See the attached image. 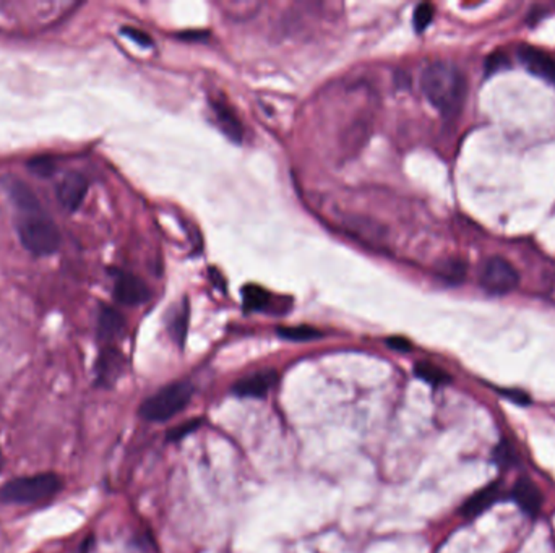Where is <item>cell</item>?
Segmentation results:
<instances>
[{
    "label": "cell",
    "mask_w": 555,
    "mask_h": 553,
    "mask_svg": "<svg viewBox=\"0 0 555 553\" xmlns=\"http://www.w3.org/2000/svg\"><path fill=\"white\" fill-rule=\"evenodd\" d=\"M420 88L432 106L443 116H455L466 97V78L455 65L434 62L422 72Z\"/></svg>",
    "instance_id": "obj_1"
},
{
    "label": "cell",
    "mask_w": 555,
    "mask_h": 553,
    "mask_svg": "<svg viewBox=\"0 0 555 553\" xmlns=\"http://www.w3.org/2000/svg\"><path fill=\"white\" fill-rule=\"evenodd\" d=\"M62 490V480L56 474L17 477L0 487V503L39 505L49 502Z\"/></svg>",
    "instance_id": "obj_2"
},
{
    "label": "cell",
    "mask_w": 555,
    "mask_h": 553,
    "mask_svg": "<svg viewBox=\"0 0 555 553\" xmlns=\"http://www.w3.org/2000/svg\"><path fill=\"white\" fill-rule=\"evenodd\" d=\"M194 388L187 381H175L159 389L140 406V416L150 422H165L181 414L190 403Z\"/></svg>",
    "instance_id": "obj_3"
},
{
    "label": "cell",
    "mask_w": 555,
    "mask_h": 553,
    "mask_svg": "<svg viewBox=\"0 0 555 553\" xmlns=\"http://www.w3.org/2000/svg\"><path fill=\"white\" fill-rule=\"evenodd\" d=\"M19 237L21 245L29 253L38 257L58 252L62 242L58 226L44 214L21 218L19 223Z\"/></svg>",
    "instance_id": "obj_4"
},
{
    "label": "cell",
    "mask_w": 555,
    "mask_h": 553,
    "mask_svg": "<svg viewBox=\"0 0 555 553\" xmlns=\"http://www.w3.org/2000/svg\"><path fill=\"white\" fill-rule=\"evenodd\" d=\"M479 282L484 291L489 294H508L515 291L520 284V274L515 270L512 263L502 258V257H492L487 258L481 273H479Z\"/></svg>",
    "instance_id": "obj_5"
},
{
    "label": "cell",
    "mask_w": 555,
    "mask_h": 553,
    "mask_svg": "<svg viewBox=\"0 0 555 553\" xmlns=\"http://www.w3.org/2000/svg\"><path fill=\"white\" fill-rule=\"evenodd\" d=\"M88 179L80 173H68L58 184L56 196L58 202L66 211L73 213L83 204L88 194Z\"/></svg>",
    "instance_id": "obj_6"
},
{
    "label": "cell",
    "mask_w": 555,
    "mask_h": 553,
    "mask_svg": "<svg viewBox=\"0 0 555 553\" xmlns=\"http://www.w3.org/2000/svg\"><path fill=\"white\" fill-rule=\"evenodd\" d=\"M4 190L9 195L10 200L19 208L25 216L42 214L38 196L31 190L29 185L25 184L21 179L15 175H5L0 179Z\"/></svg>",
    "instance_id": "obj_7"
},
{
    "label": "cell",
    "mask_w": 555,
    "mask_h": 553,
    "mask_svg": "<svg viewBox=\"0 0 555 553\" xmlns=\"http://www.w3.org/2000/svg\"><path fill=\"white\" fill-rule=\"evenodd\" d=\"M278 380L280 375L274 370H260L237 380L234 383L233 393L241 398H265L278 383Z\"/></svg>",
    "instance_id": "obj_8"
},
{
    "label": "cell",
    "mask_w": 555,
    "mask_h": 553,
    "mask_svg": "<svg viewBox=\"0 0 555 553\" xmlns=\"http://www.w3.org/2000/svg\"><path fill=\"white\" fill-rule=\"evenodd\" d=\"M151 292L145 282L130 273H117L114 297L124 305H142L150 301Z\"/></svg>",
    "instance_id": "obj_9"
},
{
    "label": "cell",
    "mask_w": 555,
    "mask_h": 553,
    "mask_svg": "<svg viewBox=\"0 0 555 553\" xmlns=\"http://www.w3.org/2000/svg\"><path fill=\"white\" fill-rule=\"evenodd\" d=\"M518 58L528 72L555 85V58L551 54L533 46H520Z\"/></svg>",
    "instance_id": "obj_10"
},
{
    "label": "cell",
    "mask_w": 555,
    "mask_h": 553,
    "mask_svg": "<svg viewBox=\"0 0 555 553\" xmlns=\"http://www.w3.org/2000/svg\"><path fill=\"white\" fill-rule=\"evenodd\" d=\"M510 495L515 500L516 505L520 506L526 515L529 516L537 515L543 508V503H544V496L541 494L539 487L526 477L516 480L515 487L512 488Z\"/></svg>",
    "instance_id": "obj_11"
},
{
    "label": "cell",
    "mask_w": 555,
    "mask_h": 553,
    "mask_svg": "<svg viewBox=\"0 0 555 553\" xmlns=\"http://www.w3.org/2000/svg\"><path fill=\"white\" fill-rule=\"evenodd\" d=\"M212 109H213L216 124L223 130L224 135L234 143H241L243 138V127L231 106L227 103L212 101Z\"/></svg>",
    "instance_id": "obj_12"
},
{
    "label": "cell",
    "mask_w": 555,
    "mask_h": 553,
    "mask_svg": "<svg viewBox=\"0 0 555 553\" xmlns=\"http://www.w3.org/2000/svg\"><path fill=\"white\" fill-rule=\"evenodd\" d=\"M498 496H500V482H494L476 492L474 495L469 496L465 505L459 508V513L465 518H476L494 505Z\"/></svg>",
    "instance_id": "obj_13"
},
{
    "label": "cell",
    "mask_w": 555,
    "mask_h": 553,
    "mask_svg": "<svg viewBox=\"0 0 555 553\" xmlns=\"http://www.w3.org/2000/svg\"><path fill=\"white\" fill-rule=\"evenodd\" d=\"M126 330V319L112 307L103 305L97 319V334L103 341H114Z\"/></svg>",
    "instance_id": "obj_14"
},
{
    "label": "cell",
    "mask_w": 555,
    "mask_h": 553,
    "mask_svg": "<svg viewBox=\"0 0 555 553\" xmlns=\"http://www.w3.org/2000/svg\"><path fill=\"white\" fill-rule=\"evenodd\" d=\"M124 369V356L114 349V348H107L103 350L99 362H97V380L99 383L111 385L114 383L119 375L122 373Z\"/></svg>",
    "instance_id": "obj_15"
},
{
    "label": "cell",
    "mask_w": 555,
    "mask_h": 553,
    "mask_svg": "<svg viewBox=\"0 0 555 553\" xmlns=\"http://www.w3.org/2000/svg\"><path fill=\"white\" fill-rule=\"evenodd\" d=\"M167 326H169V333H171L173 340L179 346H182L185 336H187V328H189V301L182 302L181 307L173 311V317H171Z\"/></svg>",
    "instance_id": "obj_16"
},
{
    "label": "cell",
    "mask_w": 555,
    "mask_h": 553,
    "mask_svg": "<svg viewBox=\"0 0 555 553\" xmlns=\"http://www.w3.org/2000/svg\"><path fill=\"white\" fill-rule=\"evenodd\" d=\"M243 307L247 311H263L268 307L272 296L257 284H247L243 291Z\"/></svg>",
    "instance_id": "obj_17"
},
{
    "label": "cell",
    "mask_w": 555,
    "mask_h": 553,
    "mask_svg": "<svg viewBox=\"0 0 555 553\" xmlns=\"http://www.w3.org/2000/svg\"><path fill=\"white\" fill-rule=\"evenodd\" d=\"M414 373H416L418 379L424 380V381H428L430 385H436V387L448 385L451 381V377L448 375L445 370L440 369V367L430 364V362H419V364H416Z\"/></svg>",
    "instance_id": "obj_18"
},
{
    "label": "cell",
    "mask_w": 555,
    "mask_h": 553,
    "mask_svg": "<svg viewBox=\"0 0 555 553\" xmlns=\"http://www.w3.org/2000/svg\"><path fill=\"white\" fill-rule=\"evenodd\" d=\"M278 334L282 340L296 341V342H304V341H312L320 338L321 331L312 326H282L278 328Z\"/></svg>",
    "instance_id": "obj_19"
},
{
    "label": "cell",
    "mask_w": 555,
    "mask_h": 553,
    "mask_svg": "<svg viewBox=\"0 0 555 553\" xmlns=\"http://www.w3.org/2000/svg\"><path fill=\"white\" fill-rule=\"evenodd\" d=\"M432 19H434V7L430 4H420L414 10L412 23H414V28L418 33H422L424 29L428 28V25L432 23Z\"/></svg>",
    "instance_id": "obj_20"
},
{
    "label": "cell",
    "mask_w": 555,
    "mask_h": 553,
    "mask_svg": "<svg viewBox=\"0 0 555 553\" xmlns=\"http://www.w3.org/2000/svg\"><path fill=\"white\" fill-rule=\"evenodd\" d=\"M29 171L33 174L41 175V177H49L54 173V161L46 156H39L31 159L28 163Z\"/></svg>",
    "instance_id": "obj_21"
},
{
    "label": "cell",
    "mask_w": 555,
    "mask_h": 553,
    "mask_svg": "<svg viewBox=\"0 0 555 553\" xmlns=\"http://www.w3.org/2000/svg\"><path fill=\"white\" fill-rule=\"evenodd\" d=\"M202 426V419H192V420H189V422H185V424H181V426H177V427L171 428L169 432H167V438L169 440H182V438L187 437L189 434H192L195 432L197 428Z\"/></svg>",
    "instance_id": "obj_22"
},
{
    "label": "cell",
    "mask_w": 555,
    "mask_h": 553,
    "mask_svg": "<svg viewBox=\"0 0 555 553\" xmlns=\"http://www.w3.org/2000/svg\"><path fill=\"white\" fill-rule=\"evenodd\" d=\"M497 463L504 465V466H510V465H516L518 463V457H516L515 449L508 443V442H502L496 449Z\"/></svg>",
    "instance_id": "obj_23"
},
{
    "label": "cell",
    "mask_w": 555,
    "mask_h": 553,
    "mask_svg": "<svg viewBox=\"0 0 555 553\" xmlns=\"http://www.w3.org/2000/svg\"><path fill=\"white\" fill-rule=\"evenodd\" d=\"M510 65V60L506 58V54L504 52H500V50H497L494 54H490L486 60V73L487 75H490V73H496L498 70H504V68L508 67Z\"/></svg>",
    "instance_id": "obj_24"
},
{
    "label": "cell",
    "mask_w": 555,
    "mask_h": 553,
    "mask_svg": "<svg viewBox=\"0 0 555 553\" xmlns=\"http://www.w3.org/2000/svg\"><path fill=\"white\" fill-rule=\"evenodd\" d=\"M122 35H126L127 38L132 39L134 42H136L142 48H148V46L153 44V39L148 33L142 31V29L134 28V27H126V28L122 29Z\"/></svg>",
    "instance_id": "obj_25"
},
{
    "label": "cell",
    "mask_w": 555,
    "mask_h": 553,
    "mask_svg": "<svg viewBox=\"0 0 555 553\" xmlns=\"http://www.w3.org/2000/svg\"><path fill=\"white\" fill-rule=\"evenodd\" d=\"M465 272H466V268H465V265L461 262H450L447 266H445V270L442 272V276L450 282H459L463 278H465Z\"/></svg>",
    "instance_id": "obj_26"
},
{
    "label": "cell",
    "mask_w": 555,
    "mask_h": 553,
    "mask_svg": "<svg viewBox=\"0 0 555 553\" xmlns=\"http://www.w3.org/2000/svg\"><path fill=\"white\" fill-rule=\"evenodd\" d=\"M387 346L391 349L398 350V352H409L412 350L411 341L403 338V336H391L387 340Z\"/></svg>",
    "instance_id": "obj_27"
},
{
    "label": "cell",
    "mask_w": 555,
    "mask_h": 553,
    "mask_svg": "<svg viewBox=\"0 0 555 553\" xmlns=\"http://www.w3.org/2000/svg\"><path fill=\"white\" fill-rule=\"evenodd\" d=\"M502 395H504V398L512 399L513 403H518V404H528L529 403V396L525 395V393H521V391H518V389H504Z\"/></svg>",
    "instance_id": "obj_28"
},
{
    "label": "cell",
    "mask_w": 555,
    "mask_h": 553,
    "mask_svg": "<svg viewBox=\"0 0 555 553\" xmlns=\"http://www.w3.org/2000/svg\"><path fill=\"white\" fill-rule=\"evenodd\" d=\"M179 38H182V41H204L202 38H206V35L202 33V31H189V33H182V35H179Z\"/></svg>",
    "instance_id": "obj_29"
},
{
    "label": "cell",
    "mask_w": 555,
    "mask_h": 553,
    "mask_svg": "<svg viewBox=\"0 0 555 553\" xmlns=\"http://www.w3.org/2000/svg\"><path fill=\"white\" fill-rule=\"evenodd\" d=\"M2 467H4V455H2V449H0V471H2Z\"/></svg>",
    "instance_id": "obj_30"
}]
</instances>
